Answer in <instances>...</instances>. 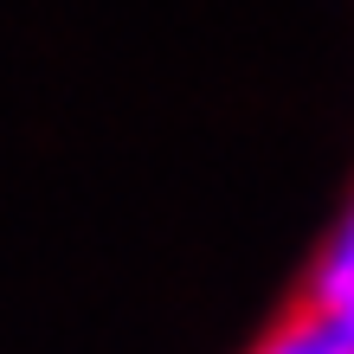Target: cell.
I'll list each match as a JSON object with an SVG mask.
<instances>
[{"instance_id":"cell-1","label":"cell","mask_w":354,"mask_h":354,"mask_svg":"<svg viewBox=\"0 0 354 354\" xmlns=\"http://www.w3.org/2000/svg\"><path fill=\"white\" fill-rule=\"evenodd\" d=\"M297 303H309V309H342V303H354V206L342 213V225L328 232V245L316 252L309 283H303Z\"/></svg>"},{"instance_id":"cell-2","label":"cell","mask_w":354,"mask_h":354,"mask_svg":"<svg viewBox=\"0 0 354 354\" xmlns=\"http://www.w3.org/2000/svg\"><path fill=\"white\" fill-rule=\"evenodd\" d=\"M258 354H277V348H270V342H258Z\"/></svg>"}]
</instances>
